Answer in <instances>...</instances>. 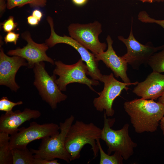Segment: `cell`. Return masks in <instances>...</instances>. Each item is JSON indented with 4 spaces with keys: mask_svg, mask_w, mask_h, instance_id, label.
Segmentation results:
<instances>
[{
    "mask_svg": "<svg viewBox=\"0 0 164 164\" xmlns=\"http://www.w3.org/2000/svg\"><path fill=\"white\" fill-rule=\"evenodd\" d=\"M124 108L138 133L155 131L164 115V105L153 100L135 99L125 102Z\"/></svg>",
    "mask_w": 164,
    "mask_h": 164,
    "instance_id": "cell-1",
    "label": "cell"
},
{
    "mask_svg": "<svg viewBox=\"0 0 164 164\" xmlns=\"http://www.w3.org/2000/svg\"><path fill=\"white\" fill-rule=\"evenodd\" d=\"M101 129L93 123H86L77 120L69 128L66 135L65 145L70 155L71 161L79 159L80 152L84 146L88 144L91 146L94 157H97L99 151L96 143L101 139Z\"/></svg>",
    "mask_w": 164,
    "mask_h": 164,
    "instance_id": "cell-2",
    "label": "cell"
},
{
    "mask_svg": "<svg viewBox=\"0 0 164 164\" xmlns=\"http://www.w3.org/2000/svg\"><path fill=\"white\" fill-rule=\"evenodd\" d=\"M75 117L71 115L64 122L59 123L60 132L53 135L42 139L38 149H31L35 158L52 160L59 159L70 163L71 157L65 145L67 133L74 120Z\"/></svg>",
    "mask_w": 164,
    "mask_h": 164,
    "instance_id": "cell-3",
    "label": "cell"
},
{
    "mask_svg": "<svg viewBox=\"0 0 164 164\" xmlns=\"http://www.w3.org/2000/svg\"><path fill=\"white\" fill-rule=\"evenodd\" d=\"M104 113V126L101 129V139L104 141L108 148L107 154L113 152L120 153L125 160H127L134 154V149L137 146L130 137L128 132L129 125L125 124L122 128L114 130L111 127L115 122L114 118H107Z\"/></svg>",
    "mask_w": 164,
    "mask_h": 164,
    "instance_id": "cell-4",
    "label": "cell"
},
{
    "mask_svg": "<svg viewBox=\"0 0 164 164\" xmlns=\"http://www.w3.org/2000/svg\"><path fill=\"white\" fill-rule=\"evenodd\" d=\"M35 80L33 84L37 89L43 100L53 110L58 103L63 101L67 96L63 93L56 82V75H50L45 69L43 61L36 63L33 68Z\"/></svg>",
    "mask_w": 164,
    "mask_h": 164,
    "instance_id": "cell-5",
    "label": "cell"
},
{
    "mask_svg": "<svg viewBox=\"0 0 164 164\" xmlns=\"http://www.w3.org/2000/svg\"><path fill=\"white\" fill-rule=\"evenodd\" d=\"M84 62L80 59L75 63L71 65L66 64L60 61L54 62L56 67L53 73L59 76L56 80V82L61 91H65L68 84L74 83L86 84L95 91L92 86L99 85V82L87 77V67Z\"/></svg>",
    "mask_w": 164,
    "mask_h": 164,
    "instance_id": "cell-6",
    "label": "cell"
},
{
    "mask_svg": "<svg viewBox=\"0 0 164 164\" xmlns=\"http://www.w3.org/2000/svg\"><path fill=\"white\" fill-rule=\"evenodd\" d=\"M46 19L51 30L50 36L45 41V43L47 46L51 48L57 44L62 43L73 47L78 52L81 59L86 63L88 70L87 75L93 79L101 82L103 75L98 68V61L96 59L95 54L89 52L88 50L71 37L66 35L61 36L56 34L54 31L53 18L48 16Z\"/></svg>",
    "mask_w": 164,
    "mask_h": 164,
    "instance_id": "cell-7",
    "label": "cell"
},
{
    "mask_svg": "<svg viewBox=\"0 0 164 164\" xmlns=\"http://www.w3.org/2000/svg\"><path fill=\"white\" fill-rule=\"evenodd\" d=\"M70 37L95 55L106 50L107 44L99 40L98 36L102 32L101 24L98 21L87 24L72 23L68 27Z\"/></svg>",
    "mask_w": 164,
    "mask_h": 164,
    "instance_id": "cell-8",
    "label": "cell"
},
{
    "mask_svg": "<svg viewBox=\"0 0 164 164\" xmlns=\"http://www.w3.org/2000/svg\"><path fill=\"white\" fill-rule=\"evenodd\" d=\"M128 37L125 38L119 36L118 39L125 44L127 52L121 57L133 69L138 70L143 64L147 63L150 58L154 53L164 48V44L155 47L150 43L142 44L135 38L132 30V19Z\"/></svg>",
    "mask_w": 164,
    "mask_h": 164,
    "instance_id": "cell-9",
    "label": "cell"
},
{
    "mask_svg": "<svg viewBox=\"0 0 164 164\" xmlns=\"http://www.w3.org/2000/svg\"><path fill=\"white\" fill-rule=\"evenodd\" d=\"M59 126L53 123L40 124L33 121L27 128L22 127L18 132L11 135L9 147L11 150L16 148H24L31 142L51 136L59 133Z\"/></svg>",
    "mask_w": 164,
    "mask_h": 164,
    "instance_id": "cell-10",
    "label": "cell"
},
{
    "mask_svg": "<svg viewBox=\"0 0 164 164\" xmlns=\"http://www.w3.org/2000/svg\"><path fill=\"white\" fill-rule=\"evenodd\" d=\"M101 82L104 83L103 90L98 93L99 96L94 99V105L98 111H105L104 113L107 117H112L114 111L112 108L114 100L120 95L122 91H127L129 88L127 86L134 84L122 82L117 80L112 73L109 75H103Z\"/></svg>",
    "mask_w": 164,
    "mask_h": 164,
    "instance_id": "cell-11",
    "label": "cell"
},
{
    "mask_svg": "<svg viewBox=\"0 0 164 164\" xmlns=\"http://www.w3.org/2000/svg\"><path fill=\"white\" fill-rule=\"evenodd\" d=\"M22 38L27 42V45L22 48L10 50L7 53L8 55L21 57L27 61V67L33 68L35 64L42 61H46L53 65V60L46 54L49 47L45 43H38L32 39L30 33L26 31L21 34Z\"/></svg>",
    "mask_w": 164,
    "mask_h": 164,
    "instance_id": "cell-12",
    "label": "cell"
},
{
    "mask_svg": "<svg viewBox=\"0 0 164 164\" xmlns=\"http://www.w3.org/2000/svg\"><path fill=\"white\" fill-rule=\"evenodd\" d=\"M24 58L17 56H8L2 48L0 49V85L5 86L16 92L20 87L15 81L17 71L22 66H27Z\"/></svg>",
    "mask_w": 164,
    "mask_h": 164,
    "instance_id": "cell-13",
    "label": "cell"
},
{
    "mask_svg": "<svg viewBox=\"0 0 164 164\" xmlns=\"http://www.w3.org/2000/svg\"><path fill=\"white\" fill-rule=\"evenodd\" d=\"M106 39L107 49L106 51L95 55L96 59L98 61H102L113 71L115 77H120L124 83L137 85L138 82L131 83L127 73L128 63L114 51L112 46L113 41L111 36L108 35Z\"/></svg>",
    "mask_w": 164,
    "mask_h": 164,
    "instance_id": "cell-14",
    "label": "cell"
},
{
    "mask_svg": "<svg viewBox=\"0 0 164 164\" xmlns=\"http://www.w3.org/2000/svg\"><path fill=\"white\" fill-rule=\"evenodd\" d=\"M40 111L26 108L22 111L17 110L6 112L0 117V132L12 135L17 132L19 127L25 122L36 119L41 116Z\"/></svg>",
    "mask_w": 164,
    "mask_h": 164,
    "instance_id": "cell-15",
    "label": "cell"
},
{
    "mask_svg": "<svg viewBox=\"0 0 164 164\" xmlns=\"http://www.w3.org/2000/svg\"><path fill=\"white\" fill-rule=\"evenodd\" d=\"M132 92L144 99H156L164 92V74L153 71L144 80L138 82Z\"/></svg>",
    "mask_w": 164,
    "mask_h": 164,
    "instance_id": "cell-16",
    "label": "cell"
},
{
    "mask_svg": "<svg viewBox=\"0 0 164 164\" xmlns=\"http://www.w3.org/2000/svg\"><path fill=\"white\" fill-rule=\"evenodd\" d=\"M4 132H0V164H12V150L9 147L10 136Z\"/></svg>",
    "mask_w": 164,
    "mask_h": 164,
    "instance_id": "cell-17",
    "label": "cell"
},
{
    "mask_svg": "<svg viewBox=\"0 0 164 164\" xmlns=\"http://www.w3.org/2000/svg\"><path fill=\"white\" fill-rule=\"evenodd\" d=\"M11 150L12 164H33L34 155L27 147L14 148Z\"/></svg>",
    "mask_w": 164,
    "mask_h": 164,
    "instance_id": "cell-18",
    "label": "cell"
},
{
    "mask_svg": "<svg viewBox=\"0 0 164 164\" xmlns=\"http://www.w3.org/2000/svg\"><path fill=\"white\" fill-rule=\"evenodd\" d=\"M100 139L96 140L100 154V164H121L124 159L121 155L117 152L112 155H108L104 151L101 146Z\"/></svg>",
    "mask_w": 164,
    "mask_h": 164,
    "instance_id": "cell-19",
    "label": "cell"
},
{
    "mask_svg": "<svg viewBox=\"0 0 164 164\" xmlns=\"http://www.w3.org/2000/svg\"><path fill=\"white\" fill-rule=\"evenodd\" d=\"M147 64L151 67L153 72L164 73V48L151 56Z\"/></svg>",
    "mask_w": 164,
    "mask_h": 164,
    "instance_id": "cell-20",
    "label": "cell"
},
{
    "mask_svg": "<svg viewBox=\"0 0 164 164\" xmlns=\"http://www.w3.org/2000/svg\"><path fill=\"white\" fill-rule=\"evenodd\" d=\"M7 8L11 9L15 7H21L29 4L30 7H43L46 5L47 0H6Z\"/></svg>",
    "mask_w": 164,
    "mask_h": 164,
    "instance_id": "cell-21",
    "label": "cell"
},
{
    "mask_svg": "<svg viewBox=\"0 0 164 164\" xmlns=\"http://www.w3.org/2000/svg\"><path fill=\"white\" fill-rule=\"evenodd\" d=\"M138 19L142 22L149 23H155L164 29V20H157L151 18L145 11L139 12L138 15Z\"/></svg>",
    "mask_w": 164,
    "mask_h": 164,
    "instance_id": "cell-22",
    "label": "cell"
},
{
    "mask_svg": "<svg viewBox=\"0 0 164 164\" xmlns=\"http://www.w3.org/2000/svg\"><path fill=\"white\" fill-rule=\"evenodd\" d=\"M23 104L22 101L14 102L9 100L6 97H3L0 99V111L8 112L12 111L15 106Z\"/></svg>",
    "mask_w": 164,
    "mask_h": 164,
    "instance_id": "cell-23",
    "label": "cell"
},
{
    "mask_svg": "<svg viewBox=\"0 0 164 164\" xmlns=\"http://www.w3.org/2000/svg\"><path fill=\"white\" fill-rule=\"evenodd\" d=\"M3 30L6 32H9L14 31L18 25V23L14 21V18L10 16L7 20L1 24Z\"/></svg>",
    "mask_w": 164,
    "mask_h": 164,
    "instance_id": "cell-24",
    "label": "cell"
},
{
    "mask_svg": "<svg viewBox=\"0 0 164 164\" xmlns=\"http://www.w3.org/2000/svg\"><path fill=\"white\" fill-rule=\"evenodd\" d=\"M19 34L13 32H8L4 37V41L6 44L8 43H13L16 45L19 37Z\"/></svg>",
    "mask_w": 164,
    "mask_h": 164,
    "instance_id": "cell-25",
    "label": "cell"
},
{
    "mask_svg": "<svg viewBox=\"0 0 164 164\" xmlns=\"http://www.w3.org/2000/svg\"><path fill=\"white\" fill-rule=\"evenodd\" d=\"M56 159L49 160L46 159L35 158L33 164H60Z\"/></svg>",
    "mask_w": 164,
    "mask_h": 164,
    "instance_id": "cell-26",
    "label": "cell"
},
{
    "mask_svg": "<svg viewBox=\"0 0 164 164\" xmlns=\"http://www.w3.org/2000/svg\"><path fill=\"white\" fill-rule=\"evenodd\" d=\"M28 23L31 26H35L38 24L39 21L32 15H29L27 18Z\"/></svg>",
    "mask_w": 164,
    "mask_h": 164,
    "instance_id": "cell-27",
    "label": "cell"
},
{
    "mask_svg": "<svg viewBox=\"0 0 164 164\" xmlns=\"http://www.w3.org/2000/svg\"><path fill=\"white\" fill-rule=\"evenodd\" d=\"M32 15L40 21L42 17L43 14L40 10L38 9H36L32 12Z\"/></svg>",
    "mask_w": 164,
    "mask_h": 164,
    "instance_id": "cell-28",
    "label": "cell"
},
{
    "mask_svg": "<svg viewBox=\"0 0 164 164\" xmlns=\"http://www.w3.org/2000/svg\"><path fill=\"white\" fill-rule=\"evenodd\" d=\"M7 7V4L5 0H0V17L2 16L4 13Z\"/></svg>",
    "mask_w": 164,
    "mask_h": 164,
    "instance_id": "cell-29",
    "label": "cell"
},
{
    "mask_svg": "<svg viewBox=\"0 0 164 164\" xmlns=\"http://www.w3.org/2000/svg\"><path fill=\"white\" fill-rule=\"evenodd\" d=\"M73 3L78 6H82L85 5L88 0H71Z\"/></svg>",
    "mask_w": 164,
    "mask_h": 164,
    "instance_id": "cell-30",
    "label": "cell"
},
{
    "mask_svg": "<svg viewBox=\"0 0 164 164\" xmlns=\"http://www.w3.org/2000/svg\"><path fill=\"white\" fill-rule=\"evenodd\" d=\"M160 128L162 129L163 133L164 135V117L162 118L160 121Z\"/></svg>",
    "mask_w": 164,
    "mask_h": 164,
    "instance_id": "cell-31",
    "label": "cell"
},
{
    "mask_svg": "<svg viewBox=\"0 0 164 164\" xmlns=\"http://www.w3.org/2000/svg\"><path fill=\"white\" fill-rule=\"evenodd\" d=\"M158 101L164 105V92L162 96L159 98Z\"/></svg>",
    "mask_w": 164,
    "mask_h": 164,
    "instance_id": "cell-32",
    "label": "cell"
},
{
    "mask_svg": "<svg viewBox=\"0 0 164 164\" xmlns=\"http://www.w3.org/2000/svg\"><path fill=\"white\" fill-rule=\"evenodd\" d=\"M140 1L142 2L152 3L153 2V0H137Z\"/></svg>",
    "mask_w": 164,
    "mask_h": 164,
    "instance_id": "cell-33",
    "label": "cell"
},
{
    "mask_svg": "<svg viewBox=\"0 0 164 164\" xmlns=\"http://www.w3.org/2000/svg\"><path fill=\"white\" fill-rule=\"evenodd\" d=\"M153 2H164V0H153Z\"/></svg>",
    "mask_w": 164,
    "mask_h": 164,
    "instance_id": "cell-34",
    "label": "cell"
}]
</instances>
